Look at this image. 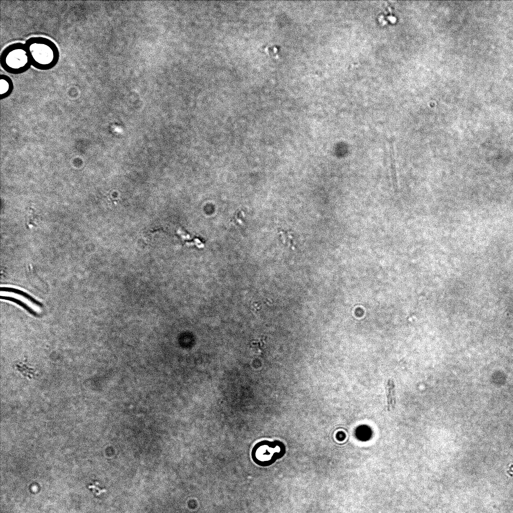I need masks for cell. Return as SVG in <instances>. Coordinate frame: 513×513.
Instances as JSON below:
<instances>
[{
  "label": "cell",
  "mask_w": 513,
  "mask_h": 513,
  "mask_svg": "<svg viewBox=\"0 0 513 513\" xmlns=\"http://www.w3.org/2000/svg\"><path fill=\"white\" fill-rule=\"evenodd\" d=\"M27 48L31 65L40 70H48L55 67L59 60L58 48L54 42L43 37H33L25 43Z\"/></svg>",
  "instance_id": "cell-1"
},
{
  "label": "cell",
  "mask_w": 513,
  "mask_h": 513,
  "mask_svg": "<svg viewBox=\"0 0 513 513\" xmlns=\"http://www.w3.org/2000/svg\"><path fill=\"white\" fill-rule=\"evenodd\" d=\"M0 64L5 71L12 74L27 71L32 65L26 44L16 43L6 47L1 53Z\"/></svg>",
  "instance_id": "cell-2"
},
{
  "label": "cell",
  "mask_w": 513,
  "mask_h": 513,
  "mask_svg": "<svg viewBox=\"0 0 513 513\" xmlns=\"http://www.w3.org/2000/svg\"><path fill=\"white\" fill-rule=\"evenodd\" d=\"M285 453V447L282 442L278 440H263L254 446L251 456L255 463L266 466L282 457Z\"/></svg>",
  "instance_id": "cell-3"
},
{
  "label": "cell",
  "mask_w": 513,
  "mask_h": 513,
  "mask_svg": "<svg viewBox=\"0 0 513 513\" xmlns=\"http://www.w3.org/2000/svg\"><path fill=\"white\" fill-rule=\"evenodd\" d=\"M1 295L5 299L13 301L20 305L32 314H36L41 306L35 300L25 293L17 289L5 288L2 289Z\"/></svg>",
  "instance_id": "cell-4"
},
{
  "label": "cell",
  "mask_w": 513,
  "mask_h": 513,
  "mask_svg": "<svg viewBox=\"0 0 513 513\" xmlns=\"http://www.w3.org/2000/svg\"><path fill=\"white\" fill-rule=\"evenodd\" d=\"M14 90L12 80L7 75L1 74L0 78V96L3 99L9 97Z\"/></svg>",
  "instance_id": "cell-5"
},
{
  "label": "cell",
  "mask_w": 513,
  "mask_h": 513,
  "mask_svg": "<svg viewBox=\"0 0 513 513\" xmlns=\"http://www.w3.org/2000/svg\"><path fill=\"white\" fill-rule=\"evenodd\" d=\"M386 389L387 410L391 411L394 409L396 404L395 384L392 379L388 380Z\"/></svg>",
  "instance_id": "cell-6"
}]
</instances>
